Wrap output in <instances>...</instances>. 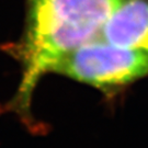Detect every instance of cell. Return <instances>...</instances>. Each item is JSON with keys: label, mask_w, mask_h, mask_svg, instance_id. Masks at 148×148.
<instances>
[{"label": "cell", "mask_w": 148, "mask_h": 148, "mask_svg": "<svg viewBox=\"0 0 148 148\" xmlns=\"http://www.w3.org/2000/svg\"><path fill=\"white\" fill-rule=\"evenodd\" d=\"M123 0H27L24 29L2 49L16 59L21 77L5 111L33 127V93L45 75L71 51L99 36L103 24Z\"/></svg>", "instance_id": "1"}, {"label": "cell", "mask_w": 148, "mask_h": 148, "mask_svg": "<svg viewBox=\"0 0 148 148\" xmlns=\"http://www.w3.org/2000/svg\"><path fill=\"white\" fill-rule=\"evenodd\" d=\"M53 73L109 90L148 76V54L95 37L60 59Z\"/></svg>", "instance_id": "2"}, {"label": "cell", "mask_w": 148, "mask_h": 148, "mask_svg": "<svg viewBox=\"0 0 148 148\" xmlns=\"http://www.w3.org/2000/svg\"><path fill=\"white\" fill-rule=\"evenodd\" d=\"M98 37L148 54V0H123L103 24Z\"/></svg>", "instance_id": "3"}]
</instances>
